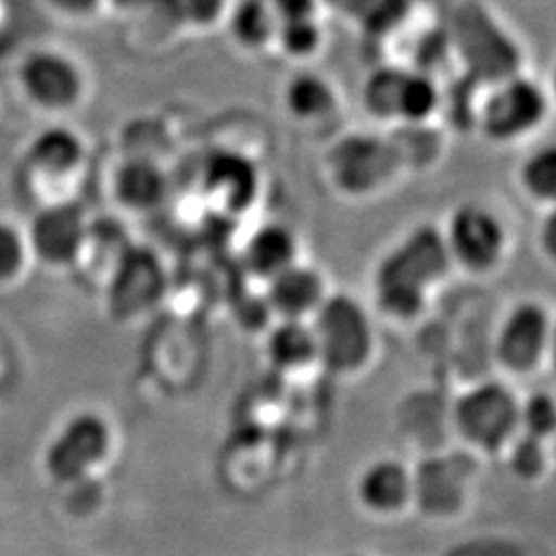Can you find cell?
<instances>
[{"instance_id":"1","label":"cell","mask_w":556,"mask_h":556,"mask_svg":"<svg viewBox=\"0 0 556 556\" xmlns=\"http://www.w3.org/2000/svg\"><path fill=\"white\" fill-rule=\"evenodd\" d=\"M452 264L441 227L418 225L379 260L374 277L379 309L400 321L417 318L429 291L447 277Z\"/></svg>"},{"instance_id":"2","label":"cell","mask_w":556,"mask_h":556,"mask_svg":"<svg viewBox=\"0 0 556 556\" xmlns=\"http://www.w3.org/2000/svg\"><path fill=\"white\" fill-rule=\"evenodd\" d=\"M457 75L489 87L526 71V48L486 0H459L445 23Z\"/></svg>"},{"instance_id":"3","label":"cell","mask_w":556,"mask_h":556,"mask_svg":"<svg viewBox=\"0 0 556 556\" xmlns=\"http://www.w3.org/2000/svg\"><path fill=\"white\" fill-rule=\"evenodd\" d=\"M321 169L337 194L353 200L376 197L404 174L390 132L376 126L342 130L328 142Z\"/></svg>"},{"instance_id":"4","label":"cell","mask_w":556,"mask_h":556,"mask_svg":"<svg viewBox=\"0 0 556 556\" xmlns=\"http://www.w3.org/2000/svg\"><path fill=\"white\" fill-rule=\"evenodd\" d=\"M553 116L548 87L521 71L482 89L475 116V132L489 144L514 147L536 137Z\"/></svg>"},{"instance_id":"5","label":"cell","mask_w":556,"mask_h":556,"mask_svg":"<svg viewBox=\"0 0 556 556\" xmlns=\"http://www.w3.org/2000/svg\"><path fill=\"white\" fill-rule=\"evenodd\" d=\"M318 361L338 376L355 374L374 353V326L363 303L346 293L326 295L309 318Z\"/></svg>"},{"instance_id":"6","label":"cell","mask_w":556,"mask_h":556,"mask_svg":"<svg viewBox=\"0 0 556 556\" xmlns=\"http://www.w3.org/2000/svg\"><path fill=\"white\" fill-rule=\"evenodd\" d=\"M21 96L46 116H66L87 100L89 79L79 60L60 48H38L17 68Z\"/></svg>"},{"instance_id":"7","label":"cell","mask_w":556,"mask_h":556,"mask_svg":"<svg viewBox=\"0 0 556 556\" xmlns=\"http://www.w3.org/2000/svg\"><path fill=\"white\" fill-rule=\"evenodd\" d=\"M452 418L468 445L497 454L519 431V397L501 381H480L457 396Z\"/></svg>"},{"instance_id":"8","label":"cell","mask_w":556,"mask_h":556,"mask_svg":"<svg viewBox=\"0 0 556 556\" xmlns=\"http://www.w3.org/2000/svg\"><path fill=\"white\" fill-rule=\"evenodd\" d=\"M441 233L452 262L470 273L493 270L505 256L509 238L497 211L477 200L457 204Z\"/></svg>"},{"instance_id":"9","label":"cell","mask_w":556,"mask_h":556,"mask_svg":"<svg viewBox=\"0 0 556 556\" xmlns=\"http://www.w3.org/2000/svg\"><path fill=\"white\" fill-rule=\"evenodd\" d=\"M165 282L167 277L160 256L144 245L130 243L110 270V312L116 318H137L163 298Z\"/></svg>"},{"instance_id":"10","label":"cell","mask_w":556,"mask_h":556,"mask_svg":"<svg viewBox=\"0 0 556 556\" xmlns=\"http://www.w3.org/2000/svg\"><path fill=\"white\" fill-rule=\"evenodd\" d=\"M112 431L105 418L96 413H80L71 418L46 452V470L59 482H75L87 477L108 456Z\"/></svg>"},{"instance_id":"11","label":"cell","mask_w":556,"mask_h":556,"mask_svg":"<svg viewBox=\"0 0 556 556\" xmlns=\"http://www.w3.org/2000/svg\"><path fill=\"white\" fill-rule=\"evenodd\" d=\"M282 114L299 128H328L342 114V93L337 83L314 66H293L278 89Z\"/></svg>"},{"instance_id":"12","label":"cell","mask_w":556,"mask_h":556,"mask_svg":"<svg viewBox=\"0 0 556 556\" xmlns=\"http://www.w3.org/2000/svg\"><path fill=\"white\" fill-rule=\"evenodd\" d=\"M551 344V316L536 301L516 305L498 328V363L511 374H530L536 369Z\"/></svg>"},{"instance_id":"13","label":"cell","mask_w":556,"mask_h":556,"mask_svg":"<svg viewBox=\"0 0 556 556\" xmlns=\"http://www.w3.org/2000/svg\"><path fill=\"white\" fill-rule=\"evenodd\" d=\"M260 169L248 155L220 149L206 155L200 167V186L208 200L229 215L248 211L260 194Z\"/></svg>"},{"instance_id":"14","label":"cell","mask_w":556,"mask_h":556,"mask_svg":"<svg viewBox=\"0 0 556 556\" xmlns=\"http://www.w3.org/2000/svg\"><path fill=\"white\" fill-rule=\"evenodd\" d=\"M87 231L89 220L79 204L54 202L34 217L25 238L38 258L54 266H66L79 262Z\"/></svg>"},{"instance_id":"15","label":"cell","mask_w":556,"mask_h":556,"mask_svg":"<svg viewBox=\"0 0 556 556\" xmlns=\"http://www.w3.org/2000/svg\"><path fill=\"white\" fill-rule=\"evenodd\" d=\"M468 495V470L457 457L422 459L413 470V501L429 516H454Z\"/></svg>"},{"instance_id":"16","label":"cell","mask_w":556,"mask_h":556,"mask_svg":"<svg viewBox=\"0 0 556 556\" xmlns=\"http://www.w3.org/2000/svg\"><path fill=\"white\" fill-rule=\"evenodd\" d=\"M172 192V178L161 160L124 155L112 174V194L130 213L157 211Z\"/></svg>"},{"instance_id":"17","label":"cell","mask_w":556,"mask_h":556,"mask_svg":"<svg viewBox=\"0 0 556 556\" xmlns=\"http://www.w3.org/2000/svg\"><path fill=\"white\" fill-rule=\"evenodd\" d=\"M321 11L355 27L371 41L400 36L415 15V0H319Z\"/></svg>"},{"instance_id":"18","label":"cell","mask_w":556,"mask_h":556,"mask_svg":"<svg viewBox=\"0 0 556 556\" xmlns=\"http://www.w3.org/2000/svg\"><path fill=\"white\" fill-rule=\"evenodd\" d=\"M27 167L46 179H68L87 161V142L66 124H52L36 135L25 153Z\"/></svg>"},{"instance_id":"19","label":"cell","mask_w":556,"mask_h":556,"mask_svg":"<svg viewBox=\"0 0 556 556\" xmlns=\"http://www.w3.org/2000/svg\"><path fill=\"white\" fill-rule=\"evenodd\" d=\"M328 293L316 268L293 262L266 282V303L280 319H309Z\"/></svg>"},{"instance_id":"20","label":"cell","mask_w":556,"mask_h":556,"mask_svg":"<svg viewBox=\"0 0 556 556\" xmlns=\"http://www.w3.org/2000/svg\"><path fill=\"white\" fill-rule=\"evenodd\" d=\"M358 503L378 516H394L413 503V470L400 459H376L357 480Z\"/></svg>"},{"instance_id":"21","label":"cell","mask_w":556,"mask_h":556,"mask_svg":"<svg viewBox=\"0 0 556 556\" xmlns=\"http://www.w3.org/2000/svg\"><path fill=\"white\" fill-rule=\"evenodd\" d=\"M298 236L282 223H264L250 233L241 250V264L248 275L268 282L280 270L298 262Z\"/></svg>"},{"instance_id":"22","label":"cell","mask_w":556,"mask_h":556,"mask_svg":"<svg viewBox=\"0 0 556 556\" xmlns=\"http://www.w3.org/2000/svg\"><path fill=\"white\" fill-rule=\"evenodd\" d=\"M278 20L266 0H231L220 29L241 54L273 52Z\"/></svg>"},{"instance_id":"23","label":"cell","mask_w":556,"mask_h":556,"mask_svg":"<svg viewBox=\"0 0 556 556\" xmlns=\"http://www.w3.org/2000/svg\"><path fill=\"white\" fill-rule=\"evenodd\" d=\"M404 77V62H381L358 83V105L376 128L388 130L396 126Z\"/></svg>"},{"instance_id":"24","label":"cell","mask_w":556,"mask_h":556,"mask_svg":"<svg viewBox=\"0 0 556 556\" xmlns=\"http://www.w3.org/2000/svg\"><path fill=\"white\" fill-rule=\"evenodd\" d=\"M231 0H151L139 15H153L169 31L211 34L220 29Z\"/></svg>"},{"instance_id":"25","label":"cell","mask_w":556,"mask_h":556,"mask_svg":"<svg viewBox=\"0 0 556 556\" xmlns=\"http://www.w3.org/2000/svg\"><path fill=\"white\" fill-rule=\"evenodd\" d=\"M270 363L282 371H298L318 361L309 319H280L266 340Z\"/></svg>"},{"instance_id":"26","label":"cell","mask_w":556,"mask_h":556,"mask_svg":"<svg viewBox=\"0 0 556 556\" xmlns=\"http://www.w3.org/2000/svg\"><path fill=\"white\" fill-rule=\"evenodd\" d=\"M328 31L321 15L278 21L273 52L293 66H312L326 50Z\"/></svg>"},{"instance_id":"27","label":"cell","mask_w":556,"mask_h":556,"mask_svg":"<svg viewBox=\"0 0 556 556\" xmlns=\"http://www.w3.org/2000/svg\"><path fill=\"white\" fill-rule=\"evenodd\" d=\"M517 184L526 199L538 206L555 208L556 202V144L542 142L530 149L517 165Z\"/></svg>"},{"instance_id":"28","label":"cell","mask_w":556,"mask_h":556,"mask_svg":"<svg viewBox=\"0 0 556 556\" xmlns=\"http://www.w3.org/2000/svg\"><path fill=\"white\" fill-rule=\"evenodd\" d=\"M507 466L521 480H536L548 466L546 441L517 431L516 438L505 445Z\"/></svg>"},{"instance_id":"29","label":"cell","mask_w":556,"mask_h":556,"mask_svg":"<svg viewBox=\"0 0 556 556\" xmlns=\"http://www.w3.org/2000/svg\"><path fill=\"white\" fill-rule=\"evenodd\" d=\"M556 427L555 397L548 392H534L519 400V431L546 441L553 438Z\"/></svg>"},{"instance_id":"30","label":"cell","mask_w":556,"mask_h":556,"mask_svg":"<svg viewBox=\"0 0 556 556\" xmlns=\"http://www.w3.org/2000/svg\"><path fill=\"white\" fill-rule=\"evenodd\" d=\"M27 238L7 220H0V282L17 277L27 260Z\"/></svg>"},{"instance_id":"31","label":"cell","mask_w":556,"mask_h":556,"mask_svg":"<svg viewBox=\"0 0 556 556\" xmlns=\"http://www.w3.org/2000/svg\"><path fill=\"white\" fill-rule=\"evenodd\" d=\"M48 11H52L60 20L91 21L108 9L105 0H43Z\"/></svg>"},{"instance_id":"32","label":"cell","mask_w":556,"mask_h":556,"mask_svg":"<svg viewBox=\"0 0 556 556\" xmlns=\"http://www.w3.org/2000/svg\"><path fill=\"white\" fill-rule=\"evenodd\" d=\"M278 21L298 20L324 15L319 0H266Z\"/></svg>"},{"instance_id":"33","label":"cell","mask_w":556,"mask_h":556,"mask_svg":"<svg viewBox=\"0 0 556 556\" xmlns=\"http://www.w3.org/2000/svg\"><path fill=\"white\" fill-rule=\"evenodd\" d=\"M540 241L546 250V254L551 258H555L556 254V213L555 208H548L546 211V217L542 220V227H540Z\"/></svg>"},{"instance_id":"34","label":"cell","mask_w":556,"mask_h":556,"mask_svg":"<svg viewBox=\"0 0 556 556\" xmlns=\"http://www.w3.org/2000/svg\"><path fill=\"white\" fill-rule=\"evenodd\" d=\"M149 2L151 0H105L108 9L116 11L119 15H139Z\"/></svg>"}]
</instances>
